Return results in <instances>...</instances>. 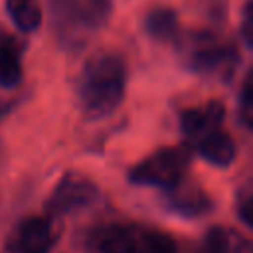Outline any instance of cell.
Masks as SVG:
<instances>
[{
    "mask_svg": "<svg viewBox=\"0 0 253 253\" xmlns=\"http://www.w3.org/2000/svg\"><path fill=\"white\" fill-rule=\"evenodd\" d=\"M126 65L121 55L105 51L93 55L79 81L81 109L89 119H103L111 115L125 99Z\"/></svg>",
    "mask_w": 253,
    "mask_h": 253,
    "instance_id": "obj_1",
    "label": "cell"
},
{
    "mask_svg": "<svg viewBox=\"0 0 253 253\" xmlns=\"http://www.w3.org/2000/svg\"><path fill=\"white\" fill-rule=\"evenodd\" d=\"M53 26L65 43L87 42L111 12L109 0H49Z\"/></svg>",
    "mask_w": 253,
    "mask_h": 253,
    "instance_id": "obj_2",
    "label": "cell"
},
{
    "mask_svg": "<svg viewBox=\"0 0 253 253\" xmlns=\"http://www.w3.org/2000/svg\"><path fill=\"white\" fill-rule=\"evenodd\" d=\"M190 164V150L186 146H166L150 156H146L142 162H138L128 178L134 184H146V186H160L170 190L176 186Z\"/></svg>",
    "mask_w": 253,
    "mask_h": 253,
    "instance_id": "obj_3",
    "label": "cell"
},
{
    "mask_svg": "<svg viewBox=\"0 0 253 253\" xmlns=\"http://www.w3.org/2000/svg\"><path fill=\"white\" fill-rule=\"evenodd\" d=\"M97 194H99L97 186L89 178H85L77 172H69L59 180V184L51 192V196L47 200V210L53 215L67 213V211H73V210L93 204Z\"/></svg>",
    "mask_w": 253,
    "mask_h": 253,
    "instance_id": "obj_4",
    "label": "cell"
},
{
    "mask_svg": "<svg viewBox=\"0 0 253 253\" xmlns=\"http://www.w3.org/2000/svg\"><path fill=\"white\" fill-rule=\"evenodd\" d=\"M57 239V229L51 217H28L14 235L16 253H47Z\"/></svg>",
    "mask_w": 253,
    "mask_h": 253,
    "instance_id": "obj_5",
    "label": "cell"
},
{
    "mask_svg": "<svg viewBox=\"0 0 253 253\" xmlns=\"http://www.w3.org/2000/svg\"><path fill=\"white\" fill-rule=\"evenodd\" d=\"M223 117H225L223 103H219V101H208L202 107H192V109L184 111V115L180 119V125H182V130L190 138L202 140L210 132L219 130L217 126L221 125Z\"/></svg>",
    "mask_w": 253,
    "mask_h": 253,
    "instance_id": "obj_6",
    "label": "cell"
},
{
    "mask_svg": "<svg viewBox=\"0 0 253 253\" xmlns=\"http://www.w3.org/2000/svg\"><path fill=\"white\" fill-rule=\"evenodd\" d=\"M170 204L176 211L184 215H200L211 208V200L202 188L186 184L182 180L170 188Z\"/></svg>",
    "mask_w": 253,
    "mask_h": 253,
    "instance_id": "obj_7",
    "label": "cell"
},
{
    "mask_svg": "<svg viewBox=\"0 0 253 253\" xmlns=\"http://www.w3.org/2000/svg\"><path fill=\"white\" fill-rule=\"evenodd\" d=\"M198 152L213 166H229L235 158V142L223 130H213L198 140Z\"/></svg>",
    "mask_w": 253,
    "mask_h": 253,
    "instance_id": "obj_8",
    "label": "cell"
},
{
    "mask_svg": "<svg viewBox=\"0 0 253 253\" xmlns=\"http://www.w3.org/2000/svg\"><path fill=\"white\" fill-rule=\"evenodd\" d=\"M93 249L95 253H134L136 237L123 225H111L95 235Z\"/></svg>",
    "mask_w": 253,
    "mask_h": 253,
    "instance_id": "obj_9",
    "label": "cell"
},
{
    "mask_svg": "<svg viewBox=\"0 0 253 253\" xmlns=\"http://www.w3.org/2000/svg\"><path fill=\"white\" fill-rule=\"evenodd\" d=\"M6 12L22 32H36L43 20V10L38 0H6Z\"/></svg>",
    "mask_w": 253,
    "mask_h": 253,
    "instance_id": "obj_10",
    "label": "cell"
},
{
    "mask_svg": "<svg viewBox=\"0 0 253 253\" xmlns=\"http://www.w3.org/2000/svg\"><path fill=\"white\" fill-rule=\"evenodd\" d=\"M206 253H251L249 241L227 227H211L206 235Z\"/></svg>",
    "mask_w": 253,
    "mask_h": 253,
    "instance_id": "obj_11",
    "label": "cell"
},
{
    "mask_svg": "<svg viewBox=\"0 0 253 253\" xmlns=\"http://www.w3.org/2000/svg\"><path fill=\"white\" fill-rule=\"evenodd\" d=\"M146 34L158 42H168L178 32V16L170 8H154L144 20Z\"/></svg>",
    "mask_w": 253,
    "mask_h": 253,
    "instance_id": "obj_12",
    "label": "cell"
},
{
    "mask_svg": "<svg viewBox=\"0 0 253 253\" xmlns=\"http://www.w3.org/2000/svg\"><path fill=\"white\" fill-rule=\"evenodd\" d=\"M22 81V63L20 55L10 43L0 45V85L12 89Z\"/></svg>",
    "mask_w": 253,
    "mask_h": 253,
    "instance_id": "obj_13",
    "label": "cell"
},
{
    "mask_svg": "<svg viewBox=\"0 0 253 253\" xmlns=\"http://www.w3.org/2000/svg\"><path fill=\"white\" fill-rule=\"evenodd\" d=\"M229 51L221 45H202L194 57H192V65L198 71H211V69H219L225 65V61H229Z\"/></svg>",
    "mask_w": 253,
    "mask_h": 253,
    "instance_id": "obj_14",
    "label": "cell"
},
{
    "mask_svg": "<svg viewBox=\"0 0 253 253\" xmlns=\"http://www.w3.org/2000/svg\"><path fill=\"white\" fill-rule=\"evenodd\" d=\"M134 253H176V243L162 231H146L136 239Z\"/></svg>",
    "mask_w": 253,
    "mask_h": 253,
    "instance_id": "obj_15",
    "label": "cell"
},
{
    "mask_svg": "<svg viewBox=\"0 0 253 253\" xmlns=\"http://www.w3.org/2000/svg\"><path fill=\"white\" fill-rule=\"evenodd\" d=\"M251 73L245 75V81L241 85V97H239V119L245 128H251V111H253V89H251Z\"/></svg>",
    "mask_w": 253,
    "mask_h": 253,
    "instance_id": "obj_16",
    "label": "cell"
},
{
    "mask_svg": "<svg viewBox=\"0 0 253 253\" xmlns=\"http://www.w3.org/2000/svg\"><path fill=\"white\" fill-rule=\"evenodd\" d=\"M251 192L245 188L241 194H239V198H237V213L241 215V219H243V223L245 225H251L253 223V219H251Z\"/></svg>",
    "mask_w": 253,
    "mask_h": 253,
    "instance_id": "obj_17",
    "label": "cell"
},
{
    "mask_svg": "<svg viewBox=\"0 0 253 253\" xmlns=\"http://www.w3.org/2000/svg\"><path fill=\"white\" fill-rule=\"evenodd\" d=\"M251 22H253V14H251V4H247L245 6V12H243V24H241V34H243V40H245V43L251 47L253 45V40H251V32H253V28H251Z\"/></svg>",
    "mask_w": 253,
    "mask_h": 253,
    "instance_id": "obj_18",
    "label": "cell"
}]
</instances>
